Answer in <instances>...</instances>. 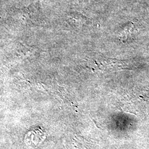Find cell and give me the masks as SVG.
<instances>
[{
  "instance_id": "cell-1",
  "label": "cell",
  "mask_w": 149,
  "mask_h": 149,
  "mask_svg": "<svg viewBox=\"0 0 149 149\" xmlns=\"http://www.w3.org/2000/svg\"><path fill=\"white\" fill-rule=\"evenodd\" d=\"M45 138V134L41 129H37V130L28 132L25 136L24 141L26 144L29 145H31V143L34 145H37L41 143Z\"/></svg>"
}]
</instances>
